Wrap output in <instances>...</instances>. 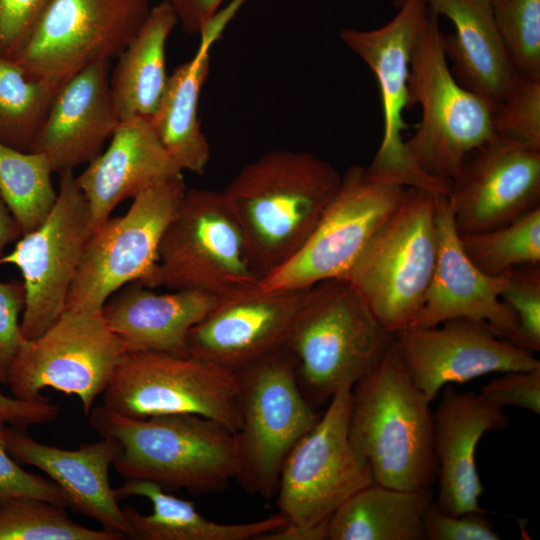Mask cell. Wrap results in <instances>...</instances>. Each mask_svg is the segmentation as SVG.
I'll list each match as a JSON object with an SVG mask.
<instances>
[{
	"label": "cell",
	"mask_w": 540,
	"mask_h": 540,
	"mask_svg": "<svg viewBox=\"0 0 540 540\" xmlns=\"http://www.w3.org/2000/svg\"><path fill=\"white\" fill-rule=\"evenodd\" d=\"M342 175L309 152L274 150L246 164L221 191L259 279L307 241Z\"/></svg>",
	"instance_id": "obj_1"
},
{
	"label": "cell",
	"mask_w": 540,
	"mask_h": 540,
	"mask_svg": "<svg viewBox=\"0 0 540 540\" xmlns=\"http://www.w3.org/2000/svg\"><path fill=\"white\" fill-rule=\"evenodd\" d=\"M89 424L115 446L112 466L125 479L153 482L194 494L224 490L239 473L235 433L196 414L134 419L104 405L93 407Z\"/></svg>",
	"instance_id": "obj_2"
},
{
	"label": "cell",
	"mask_w": 540,
	"mask_h": 540,
	"mask_svg": "<svg viewBox=\"0 0 540 540\" xmlns=\"http://www.w3.org/2000/svg\"><path fill=\"white\" fill-rule=\"evenodd\" d=\"M431 401L407 374L394 338L353 385L349 437L375 483L425 490L436 481Z\"/></svg>",
	"instance_id": "obj_3"
},
{
	"label": "cell",
	"mask_w": 540,
	"mask_h": 540,
	"mask_svg": "<svg viewBox=\"0 0 540 540\" xmlns=\"http://www.w3.org/2000/svg\"><path fill=\"white\" fill-rule=\"evenodd\" d=\"M393 338L351 282L335 278L306 290L283 348L306 398L323 404L353 387Z\"/></svg>",
	"instance_id": "obj_4"
},
{
	"label": "cell",
	"mask_w": 540,
	"mask_h": 540,
	"mask_svg": "<svg viewBox=\"0 0 540 540\" xmlns=\"http://www.w3.org/2000/svg\"><path fill=\"white\" fill-rule=\"evenodd\" d=\"M438 17L431 9L412 48L409 93L411 106L420 105L422 115L405 148L420 174L449 190L465 157L495 137L497 106L452 74Z\"/></svg>",
	"instance_id": "obj_5"
},
{
	"label": "cell",
	"mask_w": 540,
	"mask_h": 540,
	"mask_svg": "<svg viewBox=\"0 0 540 540\" xmlns=\"http://www.w3.org/2000/svg\"><path fill=\"white\" fill-rule=\"evenodd\" d=\"M436 195L408 187L399 207L346 276L393 335L411 325L433 275L438 248Z\"/></svg>",
	"instance_id": "obj_6"
},
{
	"label": "cell",
	"mask_w": 540,
	"mask_h": 540,
	"mask_svg": "<svg viewBox=\"0 0 540 540\" xmlns=\"http://www.w3.org/2000/svg\"><path fill=\"white\" fill-rule=\"evenodd\" d=\"M241 426L235 433L237 479L251 493L276 495L283 463L316 424L317 413L303 393L296 367L281 348L238 372Z\"/></svg>",
	"instance_id": "obj_7"
},
{
	"label": "cell",
	"mask_w": 540,
	"mask_h": 540,
	"mask_svg": "<svg viewBox=\"0 0 540 540\" xmlns=\"http://www.w3.org/2000/svg\"><path fill=\"white\" fill-rule=\"evenodd\" d=\"M186 191L183 174L133 198L127 212L93 230L70 287L66 310L101 312L126 284L157 287L159 246Z\"/></svg>",
	"instance_id": "obj_8"
},
{
	"label": "cell",
	"mask_w": 540,
	"mask_h": 540,
	"mask_svg": "<svg viewBox=\"0 0 540 540\" xmlns=\"http://www.w3.org/2000/svg\"><path fill=\"white\" fill-rule=\"evenodd\" d=\"M103 405L134 419L196 414L233 433L241 426L238 372L190 355L125 352L103 392Z\"/></svg>",
	"instance_id": "obj_9"
},
{
	"label": "cell",
	"mask_w": 540,
	"mask_h": 540,
	"mask_svg": "<svg viewBox=\"0 0 540 540\" xmlns=\"http://www.w3.org/2000/svg\"><path fill=\"white\" fill-rule=\"evenodd\" d=\"M258 280L222 192L186 189L159 246L157 287L221 295Z\"/></svg>",
	"instance_id": "obj_10"
},
{
	"label": "cell",
	"mask_w": 540,
	"mask_h": 540,
	"mask_svg": "<svg viewBox=\"0 0 540 540\" xmlns=\"http://www.w3.org/2000/svg\"><path fill=\"white\" fill-rule=\"evenodd\" d=\"M151 7L150 0H48L9 59L60 87L87 65L118 57Z\"/></svg>",
	"instance_id": "obj_11"
},
{
	"label": "cell",
	"mask_w": 540,
	"mask_h": 540,
	"mask_svg": "<svg viewBox=\"0 0 540 540\" xmlns=\"http://www.w3.org/2000/svg\"><path fill=\"white\" fill-rule=\"evenodd\" d=\"M407 187L371 177L353 165L303 246L258 280L265 290H305L346 278L373 235L399 207Z\"/></svg>",
	"instance_id": "obj_12"
},
{
	"label": "cell",
	"mask_w": 540,
	"mask_h": 540,
	"mask_svg": "<svg viewBox=\"0 0 540 540\" xmlns=\"http://www.w3.org/2000/svg\"><path fill=\"white\" fill-rule=\"evenodd\" d=\"M352 387L337 390L316 424L291 449L280 473L279 512L289 521L327 527L335 511L374 482L349 437Z\"/></svg>",
	"instance_id": "obj_13"
},
{
	"label": "cell",
	"mask_w": 540,
	"mask_h": 540,
	"mask_svg": "<svg viewBox=\"0 0 540 540\" xmlns=\"http://www.w3.org/2000/svg\"><path fill=\"white\" fill-rule=\"evenodd\" d=\"M125 352L101 312L65 310L41 335L25 340L8 386L21 400L42 398L46 388L77 396L88 416Z\"/></svg>",
	"instance_id": "obj_14"
},
{
	"label": "cell",
	"mask_w": 540,
	"mask_h": 540,
	"mask_svg": "<svg viewBox=\"0 0 540 540\" xmlns=\"http://www.w3.org/2000/svg\"><path fill=\"white\" fill-rule=\"evenodd\" d=\"M92 232L89 205L76 175L73 170L60 172L57 199L46 219L0 257V264H13L22 273L25 306L21 330L26 339L41 335L66 310Z\"/></svg>",
	"instance_id": "obj_15"
},
{
	"label": "cell",
	"mask_w": 540,
	"mask_h": 540,
	"mask_svg": "<svg viewBox=\"0 0 540 540\" xmlns=\"http://www.w3.org/2000/svg\"><path fill=\"white\" fill-rule=\"evenodd\" d=\"M430 10L427 0H407L384 26L367 31L345 28L339 37L371 69L380 91L383 137L366 168L368 174L382 182L447 195L448 189L413 167L402 136L407 129L403 112L412 107L409 93L412 48Z\"/></svg>",
	"instance_id": "obj_16"
},
{
	"label": "cell",
	"mask_w": 540,
	"mask_h": 540,
	"mask_svg": "<svg viewBox=\"0 0 540 540\" xmlns=\"http://www.w3.org/2000/svg\"><path fill=\"white\" fill-rule=\"evenodd\" d=\"M394 342L410 379L431 402L446 385L540 366L534 353L500 338L487 322L468 317L434 327L408 326Z\"/></svg>",
	"instance_id": "obj_17"
},
{
	"label": "cell",
	"mask_w": 540,
	"mask_h": 540,
	"mask_svg": "<svg viewBox=\"0 0 540 540\" xmlns=\"http://www.w3.org/2000/svg\"><path fill=\"white\" fill-rule=\"evenodd\" d=\"M447 197L459 235L518 219L540 207V150L495 135L465 157Z\"/></svg>",
	"instance_id": "obj_18"
},
{
	"label": "cell",
	"mask_w": 540,
	"mask_h": 540,
	"mask_svg": "<svg viewBox=\"0 0 540 540\" xmlns=\"http://www.w3.org/2000/svg\"><path fill=\"white\" fill-rule=\"evenodd\" d=\"M306 290L255 283L218 295L189 332V355L239 372L283 348Z\"/></svg>",
	"instance_id": "obj_19"
},
{
	"label": "cell",
	"mask_w": 540,
	"mask_h": 540,
	"mask_svg": "<svg viewBox=\"0 0 540 540\" xmlns=\"http://www.w3.org/2000/svg\"><path fill=\"white\" fill-rule=\"evenodd\" d=\"M437 257L424 304L410 326L434 327L456 317L487 322L508 340L516 330L515 313L501 291L505 274L493 276L477 268L463 250L447 195H436Z\"/></svg>",
	"instance_id": "obj_20"
},
{
	"label": "cell",
	"mask_w": 540,
	"mask_h": 540,
	"mask_svg": "<svg viewBox=\"0 0 540 540\" xmlns=\"http://www.w3.org/2000/svg\"><path fill=\"white\" fill-rule=\"evenodd\" d=\"M440 402L433 411V452L437 467L436 505L460 515L483 511L479 499L484 487L479 476L475 452L482 436L504 429L508 418L504 407L483 395L461 392L453 385L441 390Z\"/></svg>",
	"instance_id": "obj_21"
},
{
	"label": "cell",
	"mask_w": 540,
	"mask_h": 540,
	"mask_svg": "<svg viewBox=\"0 0 540 540\" xmlns=\"http://www.w3.org/2000/svg\"><path fill=\"white\" fill-rule=\"evenodd\" d=\"M109 64L91 63L58 88L31 150L44 154L54 172L88 164L121 122L111 94Z\"/></svg>",
	"instance_id": "obj_22"
},
{
	"label": "cell",
	"mask_w": 540,
	"mask_h": 540,
	"mask_svg": "<svg viewBox=\"0 0 540 540\" xmlns=\"http://www.w3.org/2000/svg\"><path fill=\"white\" fill-rule=\"evenodd\" d=\"M6 447L18 462L44 472L66 494L75 513L89 517L102 529L132 539V531L110 484L109 468L115 446L109 439L65 449L36 441L28 429L6 426Z\"/></svg>",
	"instance_id": "obj_23"
},
{
	"label": "cell",
	"mask_w": 540,
	"mask_h": 540,
	"mask_svg": "<svg viewBox=\"0 0 540 540\" xmlns=\"http://www.w3.org/2000/svg\"><path fill=\"white\" fill-rule=\"evenodd\" d=\"M183 174L146 119L121 121L108 148L76 176L90 209L93 230L124 200Z\"/></svg>",
	"instance_id": "obj_24"
},
{
	"label": "cell",
	"mask_w": 540,
	"mask_h": 540,
	"mask_svg": "<svg viewBox=\"0 0 540 540\" xmlns=\"http://www.w3.org/2000/svg\"><path fill=\"white\" fill-rule=\"evenodd\" d=\"M217 296L191 290L155 293L135 281L116 291L101 313L126 352L186 357L189 332L213 307Z\"/></svg>",
	"instance_id": "obj_25"
},
{
	"label": "cell",
	"mask_w": 540,
	"mask_h": 540,
	"mask_svg": "<svg viewBox=\"0 0 540 540\" xmlns=\"http://www.w3.org/2000/svg\"><path fill=\"white\" fill-rule=\"evenodd\" d=\"M427 1L454 26V33L444 34L452 74L463 87L497 106L519 75L498 30L492 0Z\"/></svg>",
	"instance_id": "obj_26"
},
{
	"label": "cell",
	"mask_w": 540,
	"mask_h": 540,
	"mask_svg": "<svg viewBox=\"0 0 540 540\" xmlns=\"http://www.w3.org/2000/svg\"><path fill=\"white\" fill-rule=\"evenodd\" d=\"M223 25V21L216 20L200 34L195 55L169 75L158 109L148 120L182 172L202 175L210 159V147L200 126L198 108L209 73L210 48Z\"/></svg>",
	"instance_id": "obj_27"
},
{
	"label": "cell",
	"mask_w": 540,
	"mask_h": 540,
	"mask_svg": "<svg viewBox=\"0 0 540 540\" xmlns=\"http://www.w3.org/2000/svg\"><path fill=\"white\" fill-rule=\"evenodd\" d=\"M115 489L119 501L143 497L152 504V512L141 514L132 506L123 508L132 531L138 540H258L268 532L283 527L289 519L278 512L255 522L226 524L204 517L193 502L178 498L161 486L141 479H125Z\"/></svg>",
	"instance_id": "obj_28"
},
{
	"label": "cell",
	"mask_w": 540,
	"mask_h": 540,
	"mask_svg": "<svg viewBox=\"0 0 540 540\" xmlns=\"http://www.w3.org/2000/svg\"><path fill=\"white\" fill-rule=\"evenodd\" d=\"M177 24L170 5L161 1L151 7L137 33L118 56L110 88L120 121L149 120L158 109L169 77L166 43Z\"/></svg>",
	"instance_id": "obj_29"
},
{
	"label": "cell",
	"mask_w": 540,
	"mask_h": 540,
	"mask_svg": "<svg viewBox=\"0 0 540 540\" xmlns=\"http://www.w3.org/2000/svg\"><path fill=\"white\" fill-rule=\"evenodd\" d=\"M433 500V488L400 490L373 482L335 511L327 540H425L423 517Z\"/></svg>",
	"instance_id": "obj_30"
},
{
	"label": "cell",
	"mask_w": 540,
	"mask_h": 540,
	"mask_svg": "<svg viewBox=\"0 0 540 540\" xmlns=\"http://www.w3.org/2000/svg\"><path fill=\"white\" fill-rule=\"evenodd\" d=\"M58 88L0 57V142L31 152Z\"/></svg>",
	"instance_id": "obj_31"
},
{
	"label": "cell",
	"mask_w": 540,
	"mask_h": 540,
	"mask_svg": "<svg viewBox=\"0 0 540 540\" xmlns=\"http://www.w3.org/2000/svg\"><path fill=\"white\" fill-rule=\"evenodd\" d=\"M53 172L44 154L19 151L0 142V194L22 235L36 229L56 202Z\"/></svg>",
	"instance_id": "obj_32"
},
{
	"label": "cell",
	"mask_w": 540,
	"mask_h": 540,
	"mask_svg": "<svg viewBox=\"0 0 540 540\" xmlns=\"http://www.w3.org/2000/svg\"><path fill=\"white\" fill-rule=\"evenodd\" d=\"M464 252L486 274L540 264V207L499 228L460 235Z\"/></svg>",
	"instance_id": "obj_33"
},
{
	"label": "cell",
	"mask_w": 540,
	"mask_h": 540,
	"mask_svg": "<svg viewBox=\"0 0 540 540\" xmlns=\"http://www.w3.org/2000/svg\"><path fill=\"white\" fill-rule=\"evenodd\" d=\"M121 535L75 522L66 507L35 498L0 503V540H121Z\"/></svg>",
	"instance_id": "obj_34"
},
{
	"label": "cell",
	"mask_w": 540,
	"mask_h": 540,
	"mask_svg": "<svg viewBox=\"0 0 540 540\" xmlns=\"http://www.w3.org/2000/svg\"><path fill=\"white\" fill-rule=\"evenodd\" d=\"M493 12L518 75L540 78V0H498Z\"/></svg>",
	"instance_id": "obj_35"
},
{
	"label": "cell",
	"mask_w": 540,
	"mask_h": 540,
	"mask_svg": "<svg viewBox=\"0 0 540 540\" xmlns=\"http://www.w3.org/2000/svg\"><path fill=\"white\" fill-rule=\"evenodd\" d=\"M507 283L500 297L515 313L516 330L507 340L535 353L540 351V266L522 265L504 272Z\"/></svg>",
	"instance_id": "obj_36"
},
{
	"label": "cell",
	"mask_w": 540,
	"mask_h": 540,
	"mask_svg": "<svg viewBox=\"0 0 540 540\" xmlns=\"http://www.w3.org/2000/svg\"><path fill=\"white\" fill-rule=\"evenodd\" d=\"M494 132L540 150V78L519 76L494 111Z\"/></svg>",
	"instance_id": "obj_37"
},
{
	"label": "cell",
	"mask_w": 540,
	"mask_h": 540,
	"mask_svg": "<svg viewBox=\"0 0 540 540\" xmlns=\"http://www.w3.org/2000/svg\"><path fill=\"white\" fill-rule=\"evenodd\" d=\"M6 426L0 422V503L18 498H35L67 508L68 498L55 482L27 472L10 455L5 441Z\"/></svg>",
	"instance_id": "obj_38"
},
{
	"label": "cell",
	"mask_w": 540,
	"mask_h": 540,
	"mask_svg": "<svg viewBox=\"0 0 540 540\" xmlns=\"http://www.w3.org/2000/svg\"><path fill=\"white\" fill-rule=\"evenodd\" d=\"M486 511L460 515L441 510L433 500L423 517L425 540H499L500 534L485 517Z\"/></svg>",
	"instance_id": "obj_39"
},
{
	"label": "cell",
	"mask_w": 540,
	"mask_h": 540,
	"mask_svg": "<svg viewBox=\"0 0 540 540\" xmlns=\"http://www.w3.org/2000/svg\"><path fill=\"white\" fill-rule=\"evenodd\" d=\"M24 306L23 282H0V384L3 385H8L12 365L26 340L20 319Z\"/></svg>",
	"instance_id": "obj_40"
},
{
	"label": "cell",
	"mask_w": 540,
	"mask_h": 540,
	"mask_svg": "<svg viewBox=\"0 0 540 540\" xmlns=\"http://www.w3.org/2000/svg\"><path fill=\"white\" fill-rule=\"evenodd\" d=\"M502 374L482 386L480 394L502 407L513 406L539 415L540 366Z\"/></svg>",
	"instance_id": "obj_41"
},
{
	"label": "cell",
	"mask_w": 540,
	"mask_h": 540,
	"mask_svg": "<svg viewBox=\"0 0 540 540\" xmlns=\"http://www.w3.org/2000/svg\"><path fill=\"white\" fill-rule=\"evenodd\" d=\"M48 0H0V57L10 58Z\"/></svg>",
	"instance_id": "obj_42"
},
{
	"label": "cell",
	"mask_w": 540,
	"mask_h": 540,
	"mask_svg": "<svg viewBox=\"0 0 540 540\" xmlns=\"http://www.w3.org/2000/svg\"><path fill=\"white\" fill-rule=\"evenodd\" d=\"M60 407L43 396L36 400H21L0 392V422L17 428L29 429L56 420Z\"/></svg>",
	"instance_id": "obj_43"
},
{
	"label": "cell",
	"mask_w": 540,
	"mask_h": 540,
	"mask_svg": "<svg viewBox=\"0 0 540 540\" xmlns=\"http://www.w3.org/2000/svg\"><path fill=\"white\" fill-rule=\"evenodd\" d=\"M189 35H200L216 18L224 0H165Z\"/></svg>",
	"instance_id": "obj_44"
},
{
	"label": "cell",
	"mask_w": 540,
	"mask_h": 540,
	"mask_svg": "<svg viewBox=\"0 0 540 540\" xmlns=\"http://www.w3.org/2000/svg\"><path fill=\"white\" fill-rule=\"evenodd\" d=\"M258 540H327L326 527H309L289 521L283 527L268 532Z\"/></svg>",
	"instance_id": "obj_45"
},
{
	"label": "cell",
	"mask_w": 540,
	"mask_h": 540,
	"mask_svg": "<svg viewBox=\"0 0 540 540\" xmlns=\"http://www.w3.org/2000/svg\"><path fill=\"white\" fill-rule=\"evenodd\" d=\"M21 236L22 231L0 194V257L5 247Z\"/></svg>",
	"instance_id": "obj_46"
},
{
	"label": "cell",
	"mask_w": 540,
	"mask_h": 540,
	"mask_svg": "<svg viewBox=\"0 0 540 540\" xmlns=\"http://www.w3.org/2000/svg\"><path fill=\"white\" fill-rule=\"evenodd\" d=\"M407 0H393L394 4L397 6V7H400L404 2H406Z\"/></svg>",
	"instance_id": "obj_47"
},
{
	"label": "cell",
	"mask_w": 540,
	"mask_h": 540,
	"mask_svg": "<svg viewBox=\"0 0 540 540\" xmlns=\"http://www.w3.org/2000/svg\"><path fill=\"white\" fill-rule=\"evenodd\" d=\"M495 1H498V0H492V2H495Z\"/></svg>",
	"instance_id": "obj_48"
}]
</instances>
